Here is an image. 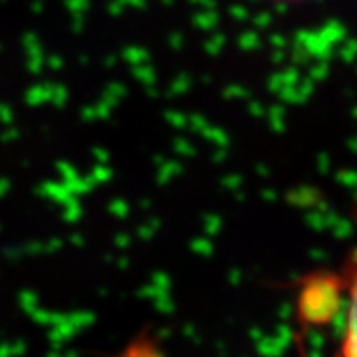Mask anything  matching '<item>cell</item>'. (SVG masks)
I'll return each mask as SVG.
<instances>
[{
    "instance_id": "cell-2",
    "label": "cell",
    "mask_w": 357,
    "mask_h": 357,
    "mask_svg": "<svg viewBox=\"0 0 357 357\" xmlns=\"http://www.w3.org/2000/svg\"><path fill=\"white\" fill-rule=\"evenodd\" d=\"M270 2H280V4H300V2H310V0H270Z\"/></svg>"
},
{
    "instance_id": "cell-1",
    "label": "cell",
    "mask_w": 357,
    "mask_h": 357,
    "mask_svg": "<svg viewBox=\"0 0 357 357\" xmlns=\"http://www.w3.org/2000/svg\"><path fill=\"white\" fill-rule=\"evenodd\" d=\"M337 342L335 357H357V252H354L344 274L335 280Z\"/></svg>"
}]
</instances>
